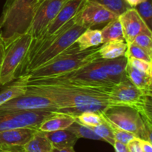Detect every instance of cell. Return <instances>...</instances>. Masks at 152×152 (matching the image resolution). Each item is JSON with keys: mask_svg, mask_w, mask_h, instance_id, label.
<instances>
[{"mask_svg": "<svg viewBox=\"0 0 152 152\" xmlns=\"http://www.w3.org/2000/svg\"><path fill=\"white\" fill-rule=\"evenodd\" d=\"M28 88L51 99L58 107L56 112L77 117L86 111L104 112L110 106L108 91L80 87L45 78L29 79Z\"/></svg>", "mask_w": 152, "mask_h": 152, "instance_id": "1", "label": "cell"}, {"mask_svg": "<svg viewBox=\"0 0 152 152\" xmlns=\"http://www.w3.org/2000/svg\"><path fill=\"white\" fill-rule=\"evenodd\" d=\"M85 30L86 28L77 24L74 18L52 35L36 39H32L29 50L18 71L16 78L39 68L65 51L75 42Z\"/></svg>", "mask_w": 152, "mask_h": 152, "instance_id": "2", "label": "cell"}, {"mask_svg": "<svg viewBox=\"0 0 152 152\" xmlns=\"http://www.w3.org/2000/svg\"><path fill=\"white\" fill-rule=\"evenodd\" d=\"M99 46L80 50L74 42L65 51L27 75L29 79L48 78L57 77L78 69L99 57L98 53Z\"/></svg>", "mask_w": 152, "mask_h": 152, "instance_id": "3", "label": "cell"}, {"mask_svg": "<svg viewBox=\"0 0 152 152\" xmlns=\"http://www.w3.org/2000/svg\"><path fill=\"white\" fill-rule=\"evenodd\" d=\"M37 11L35 0H13L0 16V39L4 46L26 34Z\"/></svg>", "mask_w": 152, "mask_h": 152, "instance_id": "4", "label": "cell"}, {"mask_svg": "<svg viewBox=\"0 0 152 152\" xmlns=\"http://www.w3.org/2000/svg\"><path fill=\"white\" fill-rule=\"evenodd\" d=\"M45 79L58 83L108 92L114 85L107 74L93 61L71 72Z\"/></svg>", "mask_w": 152, "mask_h": 152, "instance_id": "5", "label": "cell"}, {"mask_svg": "<svg viewBox=\"0 0 152 152\" xmlns=\"http://www.w3.org/2000/svg\"><path fill=\"white\" fill-rule=\"evenodd\" d=\"M102 114L117 127L134 134L137 138L151 142L152 124L145 123L134 108L110 106Z\"/></svg>", "mask_w": 152, "mask_h": 152, "instance_id": "6", "label": "cell"}, {"mask_svg": "<svg viewBox=\"0 0 152 152\" xmlns=\"http://www.w3.org/2000/svg\"><path fill=\"white\" fill-rule=\"evenodd\" d=\"M31 41L32 37L26 33L6 46L0 71V86H5L16 78L18 71L25 60Z\"/></svg>", "mask_w": 152, "mask_h": 152, "instance_id": "7", "label": "cell"}, {"mask_svg": "<svg viewBox=\"0 0 152 152\" xmlns=\"http://www.w3.org/2000/svg\"><path fill=\"white\" fill-rule=\"evenodd\" d=\"M54 111L47 110L0 111V132L19 129H37L44 119Z\"/></svg>", "mask_w": 152, "mask_h": 152, "instance_id": "8", "label": "cell"}, {"mask_svg": "<svg viewBox=\"0 0 152 152\" xmlns=\"http://www.w3.org/2000/svg\"><path fill=\"white\" fill-rule=\"evenodd\" d=\"M47 110L57 111L58 107L51 99L28 88L24 94L7 101L0 106V111Z\"/></svg>", "mask_w": 152, "mask_h": 152, "instance_id": "9", "label": "cell"}, {"mask_svg": "<svg viewBox=\"0 0 152 152\" xmlns=\"http://www.w3.org/2000/svg\"><path fill=\"white\" fill-rule=\"evenodd\" d=\"M118 17L105 7L94 1L86 0L74 17L77 24L87 28L105 26L108 22Z\"/></svg>", "mask_w": 152, "mask_h": 152, "instance_id": "10", "label": "cell"}, {"mask_svg": "<svg viewBox=\"0 0 152 152\" xmlns=\"http://www.w3.org/2000/svg\"><path fill=\"white\" fill-rule=\"evenodd\" d=\"M145 96L150 95L145 94L129 80L114 85L108 93L110 106H126L134 110Z\"/></svg>", "mask_w": 152, "mask_h": 152, "instance_id": "11", "label": "cell"}, {"mask_svg": "<svg viewBox=\"0 0 152 152\" xmlns=\"http://www.w3.org/2000/svg\"><path fill=\"white\" fill-rule=\"evenodd\" d=\"M67 0H45L37 8L28 32L32 39L39 38L44 34L50 22L54 19Z\"/></svg>", "mask_w": 152, "mask_h": 152, "instance_id": "12", "label": "cell"}, {"mask_svg": "<svg viewBox=\"0 0 152 152\" xmlns=\"http://www.w3.org/2000/svg\"><path fill=\"white\" fill-rule=\"evenodd\" d=\"M118 18L123 29L125 42L127 45L133 42L135 37L139 34H152L151 30L148 28L134 7L128 9Z\"/></svg>", "mask_w": 152, "mask_h": 152, "instance_id": "13", "label": "cell"}, {"mask_svg": "<svg viewBox=\"0 0 152 152\" xmlns=\"http://www.w3.org/2000/svg\"><path fill=\"white\" fill-rule=\"evenodd\" d=\"M37 131L34 128H19L0 132V150L22 148Z\"/></svg>", "mask_w": 152, "mask_h": 152, "instance_id": "14", "label": "cell"}, {"mask_svg": "<svg viewBox=\"0 0 152 152\" xmlns=\"http://www.w3.org/2000/svg\"><path fill=\"white\" fill-rule=\"evenodd\" d=\"M86 1V0H67L42 37L52 35L59 31L67 22L74 19Z\"/></svg>", "mask_w": 152, "mask_h": 152, "instance_id": "15", "label": "cell"}, {"mask_svg": "<svg viewBox=\"0 0 152 152\" xmlns=\"http://www.w3.org/2000/svg\"><path fill=\"white\" fill-rule=\"evenodd\" d=\"M93 62L107 74L114 85L128 80L126 74L127 58L126 56L112 59L98 57L94 59Z\"/></svg>", "mask_w": 152, "mask_h": 152, "instance_id": "16", "label": "cell"}, {"mask_svg": "<svg viewBox=\"0 0 152 152\" xmlns=\"http://www.w3.org/2000/svg\"><path fill=\"white\" fill-rule=\"evenodd\" d=\"M77 120V117L60 112L52 113L40 123L38 130L42 132H50L68 129Z\"/></svg>", "mask_w": 152, "mask_h": 152, "instance_id": "17", "label": "cell"}, {"mask_svg": "<svg viewBox=\"0 0 152 152\" xmlns=\"http://www.w3.org/2000/svg\"><path fill=\"white\" fill-rule=\"evenodd\" d=\"M29 77L27 74L18 77L0 91V106L7 101L24 94L28 89V82Z\"/></svg>", "mask_w": 152, "mask_h": 152, "instance_id": "18", "label": "cell"}, {"mask_svg": "<svg viewBox=\"0 0 152 152\" xmlns=\"http://www.w3.org/2000/svg\"><path fill=\"white\" fill-rule=\"evenodd\" d=\"M44 134L53 148H64L74 147L79 140V138L68 129L44 132Z\"/></svg>", "mask_w": 152, "mask_h": 152, "instance_id": "19", "label": "cell"}, {"mask_svg": "<svg viewBox=\"0 0 152 152\" xmlns=\"http://www.w3.org/2000/svg\"><path fill=\"white\" fill-rule=\"evenodd\" d=\"M126 74L128 80H130L137 88L142 91L145 94L152 96V76L141 72L129 65L127 62Z\"/></svg>", "mask_w": 152, "mask_h": 152, "instance_id": "20", "label": "cell"}, {"mask_svg": "<svg viewBox=\"0 0 152 152\" xmlns=\"http://www.w3.org/2000/svg\"><path fill=\"white\" fill-rule=\"evenodd\" d=\"M75 43L80 50H85L101 45L103 43L101 31L87 28L79 36Z\"/></svg>", "mask_w": 152, "mask_h": 152, "instance_id": "21", "label": "cell"}, {"mask_svg": "<svg viewBox=\"0 0 152 152\" xmlns=\"http://www.w3.org/2000/svg\"><path fill=\"white\" fill-rule=\"evenodd\" d=\"M127 44L125 40L108 42L102 44L99 48V56L102 59H112L125 56Z\"/></svg>", "mask_w": 152, "mask_h": 152, "instance_id": "22", "label": "cell"}, {"mask_svg": "<svg viewBox=\"0 0 152 152\" xmlns=\"http://www.w3.org/2000/svg\"><path fill=\"white\" fill-rule=\"evenodd\" d=\"M24 152H52L53 146L44 132L37 131L33 137L22 147Z\"/></svg>", "mask_w": 152, "mask_h": 152, "instance_id": "23", "label": "cell"}, {"mask_svg": "<svg viewBox=\"0 0 152 152\" xmlns=\"http://www.w3.org/2000/svg\"><path fill=\"white\" fill-rule=\"evenodd\" d=\"M100 31L103 43L125 40L121 24L118 17L108 22Z\"/></svg>", "mask_w": 152, "mask_h": 152, "instance_id": "24", "label": "cell"}, {"mask_svg": "<svg viewBox=\"0 0 152 152\" xmlns=\"http://www.w3.org/2000/svg\"><path fill=\"white\" fill-rule=\"evenodd\" d=\"M101 114H102V113H101ZM102 119H103L102 123H101L100 124L97 125V126H93V127L89 128L91 129L92 130L95 132V134L101 138L102 141H105V142H108V143H109L110 145H111L113 146L114 142H115L114 133H113V131L112 129H111V126H110L109 123H108L106 119L104 117L102 114Z\"/></svg>", "mask_w": 152, "mask_h": 152, "instance_id": "25", "label": "cell"}, {"mask_svg": "<svg viewBox=\"0 0 152 152\" xmlns=\"http://www.w3.org/2000/svg\"><path fill=\"white\" fill-rule=\"evenodd\" d=\"M68 129L71 130L79 139L80 138H85V139L102 141L101 138L99 136H97L91 129H90L88 126H84V125L80 124L79 122L77 121V120Z\"/></svg>", "mask_w": 152, "mask_h": 152, "instance_id": "26", "label": "cell"}, {"mask_svg": "<svg viewBox=\"0 0 152 152\" xmlns=\"http://www.w3.org/2000/svg\"><path fill=\"white\" fill-rule=\"evenodd\" d=\"M90 1L101 4L118 16L126 11L128 9L131 8L130 6L126 2L125 0H90Z\"/></svg>", "mask_w": 152, "mask_h": 152, "instance_id": "27", "label": "cell"}, {"mask_svg": "<svg viewBox=\"0 0 152 152\" xmlns=\"http://www.w3.org/2000/svg\"><path fill=\"white\" fill-rule=\"evenodd\" d=\"M77 121L80 124L84 125L88 127H93L102 123V114L94 112V111H86L77 117Z\"/></svg>", "mask_w": 152, "mask_h": 152, "instance_id": "28", "label": "cell"}, {"mask_svg": "<svg viewBox=\"0 0 152 152\" xmlns=\"http://www.w3.org/2000/svg\"><path fill=\"white\" fill-rule=\"evenodd\" d=\"M134 8L137 10L142 20L150 30L152 28V4L151 0H145Z\"/></svg>", "mask_w": 152, "mask_h": 152, "instance_id": "29", "label": "cell"}, {"mask_svg": "<svg viewBox=\"0 0 152 152\" xmlns=\"http://www.w3.org/2000/svg\"><path fill=\"white\" fill-rule=\"evenodd\" d=\"M125 56L127 59L134 58V59H142V60L152 62V56L134 42L127 45V50H126Z\"/></svg>", "mask_w": 152, "mask_h": 152, "instance_id": "30", "label": "cell"}, {"mask_svg": "<svg viewBox=\"0 0 152 152\" xmlns=\"http://www.w3.org/2000/svg\"><path fill=\"white\" fill-rule=\"evenodd\" d=\"M102 115H103V114H102ZM106 120L108 121V123H109L110 126H111V129H112L115 141H117V142H121V143L124 144V145H127L131 140H132L134 139L135 137H137L135 136V134H134L127 132V131L123 130V129L117 127V126H116L115 125L113 124L111 122L108 121L107 119Z\"/></svg>", "mask_w": 152, "mask_h": 152, "instance_id": "31", "label": "cell"}, {"mask_svg": "<svg viewBox=\"0 0 152 152\" xmlns=\"http://www.w3.org/2000/svg\"><path fill=\"white\" fill-rule=\"evenodd\" d=\"M133 42L143 49L146 53L152 56V34H139L135 37Z\"/></svg>", "mask_w": 152, "mask_h": 152, "instance_id": "32", "label": "cell"}, {"mask_svg": "<svg viewBox=\"0 0 152 152\" xmlns=\"http://www.w3.org/2000/svg\"><path fill=\"white\" fill-rule=\"evenodd\" d=\"M128 63L132 65L133 68L141 72L146 74L148 75L152 76V62L148 61L142 60V59L130 58L127 59Z\"/></svg>", "mask_w": 152, "mask_h": 152, "instance_id": "33", "label": "cell"}, {"mask_svg": "<svg viewBox=\"0 0 152 152\" xmlns=\"http://www.w3.org/2000/svg\"><path fill=\"white\" fill-rule=\"evenodd\" d=\"M127 148L129 152H142L141 148L140 138L135 137L127 144Z\"/></svg>", "mask_w": 152, "mask_h": 152, "instance_id": "34", "label": "cell"}, {"mask_svg": "<svg viewBox=\"0 0 152 152\" xmlns=\"http://www.w3.org/2000/svg\"><path fill=\"white\" fill-rule=\"evenodd\" d=\"M142 152H152V144L148 141L140 139Z\"/></svg>", "mask_w": 152, "mask_h": 152, "instance_id": "35", "label": "cell"}, {"mask_svg": "<svg viewBox=\"0 0 152 152\" xmlns=\"http://www.w3.org/2000/svg\"><path fill=\"white\" fill-rule=\"evenodd\" d=\"M113 147L115 149V152H129L127 148V145H124L121 142H117V141H115Z\"/></svg>", "mask_w": 152, "mask_h": 152, "instance_id": "36", "label": "cell"}, {"mask_svg": "<svg viewBox=\"0 0 152 152\" xmlns=\"http://www.w3.org/2000/svg\"><path fill=\"white\" fill-rule=\"evenodd\" d=\"M4 50H5V46L3 44L2 42L0 39V71H1V65H2L3 58H4Z\"/></svg>", "mask_w": 152, "mask_h": 152, "instance_id": "37", "label": "cell"}, {"mask_svg": "<svg viewBox=\"0 0 152 152\" xmlns=\"http://www.w3.org/2000/svg\"><path fill=\"white\" fill-rule=\"evenodd\" d=\"M125 1H126V2L131 7H136L137 4L145 1V0H125Z\"/></svg>", "mask_w": 152, "mask_h": 152, "instance_id": "38", "label": "cell"}, {"mask_svg": "<svg viewBox=\"0 0 152 152\" xmlns=\"http://www.w3.org/2000/svg\"><path fill=\"white\" fill-rule=\"evenodd\" d=\"M52 152H76L74 149V147H70V148H53Z\"/></svg>", "mask_w": 152, "mask_h": 152, "instance_id": "39", "label": "cell"}, {"mask_svg": "<svg viewBox=\"0 0 152 152\" xmlns=\"http://www.w3.org/2000/svg\"><path fill=\"white\" fill-rule=\"evenodd\" d=\"M0 152H24L22 148H13L10 150H0Z\"/></svg>", "mask_w": 152, "mask_h": 152, "instance_id": "40", "label": "cell"}, {"mask_svg": "<svg viewBox=\"0 0 152 152\" xmlns=\"http://www.w3.org/2000/svg\"><path fill=\"white\" fill-rule=\"evenodd\" d=\"M13 1V0H6L5 3H4V7H3V10H5L6 8H7V7L10 5V4H11Z\"/></svg>", "mask_w": 152, "mask_h": 152, "instance_id": "41", "label": "cell"}, {"mask_svg": "<svg viewBox=\"0 0 152 152\" xmlns=\"http://www.w3.org/2000/svg\"><path fill=\"white\" fill-rule=\"evenodd\" d=\"M45 1V0H35V4H36V7H37V8L39 7V6L40 4H41L42 3Z\"/></svg>", "mask_w": 152, "mask_h": 152, "instance_id": "42", "label": "cell"}]
</instances>
